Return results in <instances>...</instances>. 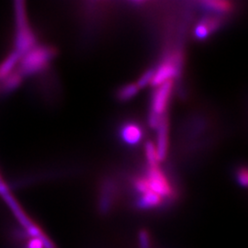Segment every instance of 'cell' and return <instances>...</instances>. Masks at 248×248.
<instances>
[{
	"mask_svg": "<svg viewBox=\"0 0 248 248\" xmlns=\"http://www.w3.org/2000/svg\"><path fill=\"white\" fill-rule=\"evenodd\" d=\"M145 157H146V161L148 162L149 167L158 166L159 161L157 158L155 144L152 141H147L145 143Z\"/></svg>",
	"mask_w": 248,
	"mask_h": 248,
	"instance_id": "cell-10",
	"label": "cell"
},
{
	"mask_svg": "<svg viewBox=\"0 0 248 248\" xmlns=\"http://www.w3.org/2000/svg\"><path fill=\"white\" fill-rule=\"evenodd\" d=\"M144 177L147 181V191L158 196L166 202H169V200L174 199L175 189L166 174L162 171V169H159L158 166L148 167L146 176Z\"/></svg>",
	"mask_w": 248,
	"mask_h": 248,
	"instance_id": "cell-2",
	"label": "cell"
},
{
	"mask_svg": "<svg viewBox=\"0 0 248 248\" xmlns=\"http://www.w3.org/2000/svg\"><path fill=\"white\" fill-rule=\"evenodd\" d=\"M120 137L126 145L136 146L142 142L143 138L142 126L134 122L125 123L120 129Z\"/></svg>",
	"mask_w": 248,
	"mask_h": 248,
	"instance_id": "cell-5",
	"label": "cell"
},
{
	"mask_svg": "<svg viewBox=\"0 0 248 248\" xmlns=\"http://www.w3.org/2000/svg\"><path fill=\"white\" fill-rule=\"evenodd\" d=\"M236 179L242 186H248V175L247 168H240L236 172Z\"/></svg>",
	"mask_w": 248,
	"mask_h": 248,
	"instance_id": "cell-12",
	"label": "cell"
},
{
	"mask_svg": "<svg viewBox=\"0 0 248 248\" xmlns=\"http://www.w3.org/2000/svg\"><path fill=\"white\" fill-rule=\"evenodd\" d=\"M157 130V137L155 148L157 153V158L159 162L165 161L168 156L169 151V121L167 116H164L160 122Z\"/></svg>",
	"mask_w": 248,
	"mask_h": 248,
	"instance_id": "cell-6",
	"label": "cell"
},
{
	"mask_svg": "<svg viewBox=\"0 0 248 248\" xmlns=\"http://www.w3.org/2000/svg\"><path fill=\"white\" fill-rule=\"evenodd\" d=\"M177 74L178 66L174 59L165 60L164 62L160 63L159 66L156 69H155L151 86L157 88L169 81H173L174 78L177 77Z\"/></svg>",
	"mask_w": 248,
	"mask_h": 248,
	"instance_id": "cell-4",
	"label": "cell"
},
{
	"mask_svg": "<svg viewBox=\"0 0 248 248\" xmlns=\"http://www.w3.org/2000/svg\"><path fill=\"white\" fill-rule=\"evenodd\" d=\"M174 88V80L169 81L159 87H157L152 97L151 102V115L164 117L168 110L169 101L172 96Z\"/></svg>",
	"mask_w": 248,
	"mask_h": 248,
	"instance_id": "cell-3",
	"label": "cell"
},
{
	"mask_svg": "<svg viewBox=\"0 0 248 248\" xmlns=\"http://www.w3.org/2000/svg\"><path fill=\"white\" fill-rule=\"evenodd\" d=\"M139 90L140 89L137 87L136 84H134V83L127 84L118 90L117 98L122 102L129 101V100L133 99L138 94Z\"/></svg>",
	"mask_w": 248,
	"mask_h": 248,
	"instance_id": "cell-9",
	"label": "cell"
},
{
	"mask_svg": "<svg viewBox=\"0 0 248 248\" xmlns=\"http://www.w3.org/2000/svg\"><path fill=\"white\" fill-rule=\"evenodd\" d=\"M56 51L50 46H37L26 53L21 63L20 75H34L45 71L55 56Z\"/></svg>",
	"mask_w": 248,
	"mask_h": 248,
	"instance_id": "cell-1",
	"label": "cell"
},
{
	"mask_svg": "<svg viewBox=\"0 0 248 248\" xmlns=\"http://www.w3.org/2000/svg\"><path fill=\"white\" fill-rule=\"evenodd\" d=\"M154 72H155V69H148L142 74V76L140 77V78L137 81V83H136V85L139 89H142L145 88L146 86L151 85V82L153 79V76H154Z\"/></svg>",
	"mask_w": 248,
	"mask_h": 248,
	"instance_id": "cell-11",
	"label": "cell"
},
{
	"mask_svg": "<svg viewBox=\"0 0 248 248\" xmlns=\"http://www.w3.org/2000/svg\"><path fill=\"white\" fill-rule=\"evenodd\" d=\"M220 20L217 18H204L202 21L199 22L194 30V36L199 41H204L211 35L214 30H216Z\"/></svg>",
	"mask_w": 248,
	"mask_h": 248,
	"instance_id": "cell-7",
	"label": "cell"
},
{
	"mask_svg": "<svg viewBox=\"0 0 248 248\" xmlns=\"http://www.w3.org/2000/svg\"><path fill=\"white\" fill-rule=\"evenodd\" d=\"M202 8L216 15H225L232 10V4L228 1L210 0L201 3Z\"/></svg>",
	"mask_w": 248,
	"mask_h": 248,
	"instance_id": "cell-8",
	"label": "cell"
}]
</instances>
